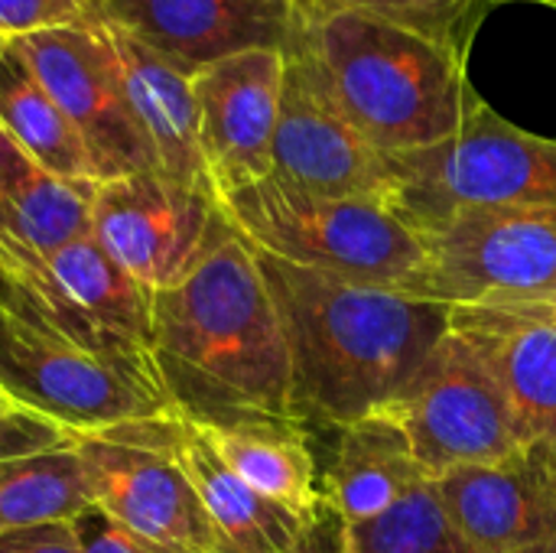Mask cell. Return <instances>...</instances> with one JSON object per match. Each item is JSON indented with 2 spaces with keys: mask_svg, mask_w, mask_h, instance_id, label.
<instances>
[{
  "mask_svg": "<svg viewBox=\"0 0 556 553\" xmlns=\"http://www.w3.org/2000/svg\"><path fill=\"white\" fill-rule=\"evenodd\" d=\"M153 362L202 427L296 420L283 326L248 238L225 218L202 261L153 293Z\"/></svg>",
  "mask_w": 556,
  "mask_h": 553,
  "instance_id": "1",
  "label": "cell"
},
{
  "mask_svg": "<svg viewBox=\"0 0 556 553\" xmlns=\"http://www.w3.org/2000/svg\"><path fill=\"white\" fill-rule=\"evenodd\" d=\"M254 257L283 326L303 427L336 430L388 411L450 332L443 303L296 267L257 248Z\"/></svg>",
  "mask_w": 556,
  "mask_h": 553,
  "instance_id": "2",
  "label": "cell"
},
{
  "mask_svg": "<svg viewBox=\"0 0 556 553\" xmlns=\"http://www.w3.org/2000/svg\"><path fill=\"white\" fill-rule=\"evenodd\" d=\"M287 52L303 62L339 114L388 156L450 140L476 98L466 59L365 13L296 23Z\"/></svg>",
  "mask_w": 556,
  "mask_h": 553,
  "instance_id": "3",
  "label": "cell"
},
{
  "mask_svg": "<svg viewBox=\"0 0 556 553\" xmlns=\"http://www.w3.org/2000/svg\"><path fill=\"white\" fill-rule=\"evenodd\" d=\"M218 205L251 248L270 257L417 297L424 241L384 202L329 199L267 176L222 196Z\"/></svg>",
  "mask_w": 556,
  "mask_h": 553,
  "instance_id": "4",
  "label": "cell"
},
{
  "mask_svg": "<svg viewBox=\"0 0 556 553\" xmlns=\"http://www.w3.org/2000/svg\"><path fill=\"white\" fill-rule=\"evenodd\" d=\"M388 160V209L414 231L456 212L556 209V140L508 124L479 95L450 140Z\"/></svg>",
  "mask_w": 556,
  "mask_h": 553,
  "instance_id": "5",
  "label": "cell"
},
{
  "mask_svg": "<svg viewBox=\"0 0 556 553\" xmlns=\"http://www.w3.org/2000/svg\"><path fill=\"white\" fill-rule=\"evenodd\" d=\"M0 261L13 277V313L166 394L153 362V293L91 235L52 254L0 248Z\"/></svg>",
  "mask_w": 556,
  "mask_h": 553,
  "instance_id": "6",
  "label": "cell"
},
{
  "mask_svg": "<svg viewBox=\"0 0 556 553\" xmlns=\"http://www.w3.org/2000/svg\"><path fill=\"white\" fill-rule=\"evenodd\" d=\"M420 300L443 306L556 303V209L456 212L417 231Z\"/></svg>",
  "mask_w": 556,
  "mask_h": 553,
  "instance_id": "7",
  "label": "cell"
},
{
  "mask_svg": "<svg viewBox=\"0 0 556 553\" xmlns=\"http://www.w3.org/2000/svg\"><path fill=\"white\" fill-rule=\"evenodd\" d=\"M384 414L401 424L430 482L466 466L502 463L528 447L498 378L453 329Z\"/></svg>",
  "mask_w": 556,
  "mask_h": 553,
  "instance_id": "8",
  "label": "cell"
},
{
  "mask_svg": "<svg viewBox=\"0 0 556 553\" xmlns=\"http://www.w3.org/2000/svg\"><path fill=\"white\" fill-rule=\"evenodd\" d=\"M176 417L78 433L72 447L94 505L121 528L163 553H215L225 544L173 450Z\"/></svg>",
  "mask_w": 556,
  "mask_h": 553,
  "instance_id": "9",
  "label": "cell"
},
{
  "mask_svg": "<svg viewBox=\"0 0 556 553\" xmlns=\"http://www.w3.org/2000/svg\"><path fill=\"white\" fill-rule=\"evenodd\" d=\"M0 388L68 437L176 417L173 401L0 306Z\"/></svg>",
  "mask_w": 556,
  "mask_h": 553,
  "instance_id": "10",
  "label": "cell"
},
{
  "mask_svg": "<svg viewBox=\"0 0 556 553\" xmlns=\"http://www.w3.org/2000/svg\"><path fill=\"white\" fill-rule=\"evenodd\" d=\"M225 212L208 189L182 186L163 173L104 179L91 192L88 235L140 287H176L208 251Z\"/></svg>",
  "mask_w": 556,
  "mask_h": 553,
  "instance_id": "11",
  "label": "cell"
},
{
  "mask_svg": "<svg viewBox=\"0 0 556 553\" xmlns=\"http://www.w3.org/2000/svg\"><path fill=\"white\" fill-rule=\"evenodd\" d=\"M10 42L85 140L98 183L160 173L156 153L127 104L121 65L98 13L85 23L42 29Z\"/></svg>",
  "mask_w": 556,
  "mask_h": 553,
  "instance_id": "12",
  "label": "cell"
},
{
  "mask_svg": "<svg viewBox=\"0 0 556 553\" xmlns=\"http://www.w3.org/2000/svg\"><path fill=\"white\" fill-rule=\"evenodd\" d=\"M274 179L329 199H391V160L371 147L319 91L303 62L283 52V91L274 130Z\"/></svg>",
  "mask_w": 556,
  "mask_h": 553,
  "instance_id": "13",
  "label": "cell"
},
{
  "mask_svg": "<svg viewBox=\"0 0 556 553\" xmlns=\"http://www.w3.org/2000/svg\"><path fill=\"white\" fill-rule=\"evenodd\" d=\"M199 143L215 196L261 183L274 169L283 52L251 49L192 75Z\"/></svg>",
  "mask_w": 556,
  "mask_h": 553,
  "instance_id": "14",
  "label": "cell"
},
{
  "mask_svg": "<svg viewBox=\"0 0 556 553\" xmlns=\"http://www.w3.org/2000/svg\"><path fill=\"white\" fill-rule=\"evenodd\" d=\"M94 13L186 75L251 49L287 52L296 36L290 0H94Z\"/></svg>",
  "mask_w": 556,
  "mask_h": 553,
  "instance_id": "15",
  "label": "cell"
},
{
  "mask_svg": "<svg viewBox=\"0 0 556 553\" xmlns=\"http://www.w3.org/2000/svg\"><path fill=\"white\" fill-rule=\"evenodd\" d=\"M433 492L479 553H521L556 541V450L528 443L489 466H466Z\"/></svg>",
  "mask_w": 556,
  "mask_h": 553,
  "instance_id": "16",
  "label": "cell"
},
{
  "mask_svg": "<svg viewBox=\"0 0 556 553\" xmlns=\"http://www.w3.org/2000/svg\"><path fill=\"white\" fill-rule=\"evenodd\" d=\"M450 329L485 359L525 440L556 450V303L450 306Z\"/></svg>",
  "mask_w": 556,
  "mask_h": 553,
  "instance_id": "17",
  "label": "cell"
},
{
  "mask_svg": "<svg viewBox=\"0 0 556 553\" xmlns=\"http://www.w3.org/2000/svg\"><path fill=\"white\" fill-rule=\"evenodd\" d=\"M104 29L111 36L114 55L121 65L127 104L147 143L156 153L160 173L182 186L215 192L208 183L202 143H199V104L192 91V75L166 62L160 52H153L130 33L111 23H104Z\"/></svg>",
  "mask_w": 556,
  "mask_h": 553,
  "instance_id": "18",
  "label": "cell"
},
{
  "mask_svg": "<svg viewBox=\"0 0 556 553\" xmlns=\"http://www.w3.org/2000/svg\"><path fill=\"white\" fill-rule=\"evenodd\" d=\"M336 433L329 463L319 469L323 499L355 528L397 508L410 492L430 486L407 433L391 414H371Z\"/></svg>",
  "mask_w": 556,
  "mask_h": 553,
  "instance_id": "19",
  "label": "cell"
},
{
  "mask_svg": "<svg viewBox=\"0 0 556 553\" xmlns=\"http://www.w3.org/2000/svg\"><path fill=\"white\" fill-rule=\"evenodd\" d=\"M173 450L192 479L205 515L212 518L222 544L235 553H293L306 518L296 512L264 499L241 476L228 469V463L215 453L208 437L189 417H176L173 424Z\"/></svg>",
  "mask_w": 556,
  "mask_h": 553,
  "instance_id": "20",
  "label": "cell"
},
{
  "mask_svg": "<svg viewBox=\"0 0 556 553\" xmlns=\"http://www.w3.org/2000/svg\"><path fill=\"white\" fill-rule=\"evenodd\" d=\"M98 183H65L0 127V248L52 254L88 235Z\"/></svg>",
  "mask_w": 556,
  "mask_h": 553,
  "instance_id": "21",
  "label": "cell"
},
{
  "mask_svg": "<svg viewBox=\"0 0 556 553\" xmlns=\"http://www.w3.org/2000/svg\"><path fill=\"white\" fill-rule=\"evenodd\" d=\"M202 427V424H199ZM215 453L264 499L309 518L323 505V476L309 430L300 420H251L202 427Z\"/></svg>",
  "mask_w": 556,
  "mask_h": 553,
  "instance_id": "22",
  "label": "cell"
},
{
  "mask_svg": "<svg viewBox=\"0 0 556 553\" xmlns=\"http://www.w3.org/2000/svg\"><path fill=\"white\" fill-rule=\"evenodd\" d=\"M0 127L52 176L65 183H98L85 140L7 39H0Z\"/></svg>",
  "mask_w": 556,
  "mask_h": 553,
  "instance_id": "23",
  "label": "cell"
},
{
  "mask_svg": "<svg viewBox=\"0 0 556 553\" xmlns=\"http://www.w3.org/2000/svg\"><path fill=\"white\" fill-rule=\"evenodd\" d=\"M91 505V482L72 440L0 463V535L75 521Z\"/></svg>",
  "mask_w": 556,
  "mask_h": 553,
  "instance_id": "24",
  "label": "cell"
},
{
  "mask_svg": "<svg viewBox=\"0 0 556 553\" xmlns=\"http://www.w3.org/2000/svg\"><path fill=\"white\" fill-rule=\"evenodd\" d=\"M495 0H290L296 23H319L336 13H365L407 26L453 55L469 59V46Z\"/></svg>",
  "mask_w": 556,
  "mask_h": 553,
  "instance_id": "25",
  "label": "cell"
},
{
  "mask_svg": "<svg viewBox=\"0 0 556 553\" xmlns=\"http://www.w3.org/2000/svg\"><path fill=\"white\" fill-rule=\"evenodd\" d=\"M349 553H479L443 512L433 482L388 515L349 528Z\"/></svg>",
  "mask_w": 556,
  "mask_h": 553,
  "instance_id": "26",
  "label": "cell"
},
{
  "mask_svg": "<svg viewBox=\"0 0 556 553\" xmlns=\"http://www.w3.org/2000/svg\"><path fill=\"white\" fill-rule=\"evenodd\" d=\"M91 16V0H0V39H23L42 29L85 23Z\"/></svg>",
  "mask_w": 556,
  "mask_h": 553,
  "instance_id": "27",
  "label": "cell"
},
{
  "mask_svg": "<svg viewBox=\"0 0 556 553\" xmlns=\"http://www.w3.org/2000/svg\"><path fill=\"white\" fill-rule=\"evenodd\" d=\"M65 440H72L62 427L36 417L33 411L20 407L3 388H0V463L7 460H20V456H33L52 447H62Z\"/></svg>",
  "mask_w": 556,
  "mask_h": 553,
  "instance_id": "28",
  "label": "cell"
},
{
  "mask_svg": "<svg viewBox=\"0 0 556 553\" xmlns=\"http://www.w3.org/2000/svg\"><path fill=\"white\" fill-rule=\"evenodd\" d=\"M75 535H78V548L81 553H163L150 548L147 541H140L137 535H130L127 528H121L114 518H108L98 505L85 508L75 521H72Z\"/></svg>",
  "mask_w": 556,
  "mask_h": 553,
  "instance_id": "29",
  "label": "cell"
},
{
  "mask_svg": "<svg viewBox=\"0 0 556 553\" xmlns=\"http://www.w3.org/2000/svg\"><path fill=\"white\" fill-rule=\"evenodd\" d=\"M0 553H81L72 521L0 535Z\"/></svg>",
  "mask_w": 556,
  "mask_h": 553,
  "instance_id": "30",
  "label": "cell"
},
{
  "mask_svg": "<svg viewBox=\"0 0 556 553\" xmlns=\"http://www.w3.org/2000/svg\"><path fill=\"white\" fill-rule=\"evenodd\" d=\"M293 553H349V525L323 499V505L306 518L303 538Z\"/></svg>",
  "mask_w": 556,
  "mask_h": 553,
  "instance_id": "31",
  "label": "cell"
},
{
  "mask_svg": "<svg viewBox=\"0 0 556 553\" xmlns=\"http://www.w3.org/2000/svg\"><path fill=\"white\" fill-rule=\"evenodd\" d=\"M10 300H13V277H10L7 264L0 261V306H10Z\"/></svg>",
  "mask_w": 556,
  "mask_h": 553,
  "instance_id": "32",
  "label": "cell"
},
{
  "mask_svg": "<svg viewBox=\"0 0 556 553\" xmlns=\"http://www.w3.org/2000/svg\"><path fill=\"white\" fill-rule=\"evenodd\" d=\"M521 553H556V541H551V544H541V548H531V551H521Z\"/></svg>",
  "mask_w": 556,
  "mask_h": 553,
  "instance_id": "33",
  "label": "cell"
},
{
  "mask_svg": "<svg viewBox=\"0 0 556 553\" xmlns=\"http://www.w3.org/2000/svg\"><path fill=\"white\" fill-rule=\"evenodd\" d=\"M541 3H551V7H556V0H541Z\"/></svg>",
  "mask_w": 556,
  "mask_h": 553,
  "instance_id": "34",
  "label": "cell"
},
{
  "mask_svg": "<svg viewBox=\"0 0 556 553\" xmlns=\"http://www.w3.org/2000/svg\"><path fill=\"white\" fill-rule=\"evenodd\" d=\"M215 553H235V551H228V548H222V551H215Z\"/></svg>",
  "mask_w": 556,
  "mask_h": 553,
  "instance_id": "35",
  "label": "cell"
},
{
  "mask_svg": "<svg viewBox=\"0 0 556 553\" xmlns=\"http://www.w3.org/2000/svg\"><path fill=\"white\" fill-rule=\"evenodd\" d=\"M495 3H498V0H495Z\"/></svg>",
  "mask_w": 556,
  "mask_h": 553,
  "instance_id": "36",
  "label": "cell"
},
{
  "mask_svg": "<svg viewBox=\"0 0 556 553\" xmlns=\"http://www.w3.org/2000/svg\"><path fill=\"white\" fill-rule=\"evenodd\" d=\"M91 3H94V0H91Z\"/></svg>",
  "mask_w": 556,
  "mask_h": 553,
  "instance_id": "37",
  "label": "cell"
}]
</instances>
